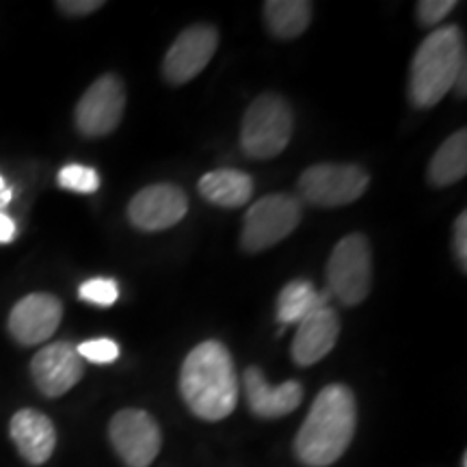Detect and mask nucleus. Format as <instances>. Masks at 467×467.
Returning a JSON list of instances; mask_svg holds the SVG:
<instances>
[{
  "mask_svg": "<svg viewBox=\"0 0 467 467\" xmlns=\"http://www.w3.org/2000/svg\"><path fill=\"white\" fill-rule=\"evenodd\" d=\"M358 426V405L347 385H327L309 409L295 440L296 459L307 467H327L347 452Z\"/></svg>",
  "mask_w": 467,
  "mask_h": 467,
  "instance_id": "obj_1",
  "label": "nucleus"
},
{
  "mask_svg": "<svg viewBox=\"0 0 467 467\" xmlns=\"http://www.w3.org/2000/svg\"><path fill=\"white\" fill-rule=\"evenodd\" d=\"M180 392L191 411L206 422L230 416L238 402V379L230 350L217 340L192 348L180 370Z\"/></svg>",
  "mask_w": 467,
  "mask_h": 467,
  "instance_id": "obj_2",
  "label": "nucleus"
},
{
  "mask_svg": "<svg viewBox=\"0 0 467 467\" xmlns=\"http://www.w3.org/2000/svg\"><path fill=\"white\" fill-rule=\"evenodd\" d=\"M465 63L463 33L459 26H440L420 44L409 74V98L418 109H433L454 87Z\"/></svg>",
  "mask_w": 467,
  "mask_h": 467,
  "instance_id": "obj_3",
  "label": "nucleus"
},
{
  "mask_svg": "<svg viewBox=\"0 0 467 467\" xmlns=\"http://www.w3.org/2000/svg\"><path fill=\"white\" fill-rule=\"evenodd\" d=\"M292 130L295 117L290 104L277 93H262L243 117L241 145L244 154L255 161L275 159L288 148Z\"/></svg>",
  "mask_w": 467,
  "mask_h": 467,
  "instance_id": "obj_4",
  "label": "nucleus"
},
{
  "mask_svg": "<svg viewBox=\"0 0 467 467\" xmlns=\"http://www.w3.org/2000/svg\"><path fill=\"white\" fill-rule=\"evenodd\" d=\"M327 282L331 295L344 306L364 303L372 284V254L364 234H348L336 244L327 262Z\"/></svg>",
  "mask_w": 467,
  "mask_h": 467,
  "instance_id": "obj_5",
  "label": "nucleus"
},
{
  "mask_svg": "<svg viewBox=\"0 0 467 467\" xmlns=\"http://www.w3.org/2000/svg\"><path fill=\"white\" fill-rule=\"evenodd\" d=\"M301 223V202L292 195H266L251 203L243 221L241 247L247 254H260L288 238Z\"/></svg>",
  "mask_w": 467,
  "mask_h": 467,
  "instance_id": "obj_6",
  "label": "nucleus"
},
{
  "mask_svg": "<svg viewBox=\"0 0 467 467\" xmlns=\"http://www.w3.org/2000/svg\"><path fill=\"white\" fill-rule=\"evenodd\" d=\"M370 182V175L359 165L320 162L301 173L299 192L312 206L337 208L358 202Z\"/></svg>",
  "mask_w": 467,
  "mask_h": 467,
  "instance_id": "obj_7",
  "label": "nucleus"
},
{
  "mask_svg": "<svg viewBox=\"0 0 467 467\" xmlns=\"http://www.w3.org/2000/svg\"><path fill=\"white\" fill-rule=\"evenodd\" d=\"M126 109V89L119 76L104 74L91 83L74 110V121L83 137H107L119 126Z\"/></svg>",
  "mask_w": 467,
  "mask_h": 467,
  "instance_id": "obj_8",
  "label": "nucleus"
},
{
  "mask_svg": "<svg viewBox=\"0 0 467 467\" xmlns=\"http://www.w3.org/2000/svg\"><path fill=\"white\" fill-rule=\"evenodd\" d=\"M115 452L128 467H150L161 452V426L143 409H121L109 424Z\"/></svg>",
  "mask_w": 467,
  "mask_h": 467,
  "instance_id": "obj_9",
  "label": "nucleus"
},
{
  "mask_svg": "<svg viewBox=\"0 0 467 467\" xmlns=\"http://www.w3.org/2000/svg\"><path fill=\"white\" fill-rule=\"evenodd\" d=\"M219 46L217 28L210 25H192L184 28L175 37L171 48L162 61V74L167 83L186 85L195 76L203 72V67L213 61L214 52Z\"/></svg>",
  "mask_w": 467,
  "mask_h": 467,
  "instance_id": "obj_10",
  "label": "nucleus"
},
{
  "mask_svg": "<svg viewBox=\"0 0 467 467\" xmlns=\"http://www.w3.org/2000/svg\"><path fill=\"white\" fill-rule=\"evenodd\" d=\"M189 213V200L175 184H151L128 203V219L141 232H162L178 225Z\"/></svg>",
  "mask_w": 467,
  "mask_h": 467,
  "instance_id": "obj_11",
  "label": "nucleus"
},
{
  "mask_svg": "<svg viewBox=\"0 0 467 467\" xmlns=\"http://www.w3.org/2000/svg\"><path fill=\"white\" fill-rule=\"evenodd\" d=\"M63 318V303L48 292H33L11 309L7 329L22 347L44 344L55 336Z\"/></svg>",
  "mask_w": 467,
  "mask_h": 467,
  "instance_id": "obj_12",
  "label": "nucleus"
},
{
  "mask_svg": "<svg viewBox=\"0 0 467 467\" xmlns=\"http://www.w3.org/2000/svg\"><path fill=\"white\" fill-rule=\"evenodd\" d=\"M31 375L46 399H58L78 385L85 375V364L74 344L52 342L33 358Z\"/></svg>",
  "mask_w": 467,
  "mask_h": 467,
  "instance_id": "obj_13",
  "label": "nucleus"
},
{
  "mask_svg": "<svg viewBox=\"0 0 467 467\" xmlns=\"http://www.w3.org/2000/svg\"><path fill=\"white\" fill-rule=\"evenodd\" d=\"M9 435L28 465H44L57 448V429L37 409H20L9 422Z\"/></svg>",
  "mask_w": 467,
  "mask_h": 467,
  "instance_id": "obj_14",
  "label": "nucleus"
},
{
  "mask_svg": "<svg viewBox=\"0 0 467 467\" xmlns=\"http://www.w3.org/2000/svg\"><path fill=\"white\" fill-rule=\"evenodd\" d=\"M340 336V318L329 306L301 320L292 340V359L296 366H314L336 347Z\"/></svg>",
  "mask_w": 467,
  "mask_h": 467,
  "instance_id": "obj_15",
  "label": "nucleus"
},
{
  "mask_svg": "<svg viewBox=\"0 0 467 467\" xmlns=\"http://www.w3.org/2000/svg\"><path fill=\"white\" fill-rule=\"evenodd\" d=\"M243 381L249 409L260 418L273 420L288 416L303 400V388L299 381L271 385L262 375L260 368H247Z\"/></svg>",
  "mask_w": 467,
  "mask_h": 467,
  "instance_id": "obj_16",
  "label": "nucleus"
},
{
  "mask_svg": "<svg viewBox=\"0 0 467 467\" xmlns=\"http://www.w3.org/2000/svg\"><path fill=\"white\" fill-rule=\"evenodd\" d=\"M197 189L203 200L214 206L238 208L244 206L254 195V180L238 169H217L203 175Z\"/></svg>",
  "mask_w": 467,
  "mask_h": 467,
  "instance_id": "obj_17",
  "label": "nucleus"
},
{
  "mask_svg": "<svg viewBox=\"0 0 467 467\" xmlns=\"http://www.w3.org/2000/svg\"><path fill=\"white\" fill-rule=\"evenodd\" d=\"M314 5L307 0H268L265 20L268 31L279 39H295L307 31Z\"/></svg>",
  "mask_w": 467,
  "mask_h": 467,
  "instance_id": "obj_18",
  "label": "nucleus"
},
{
  "mask_svg": "<svg viewBox=\"0 0 467 467\" xmlns=\"http://www.w3.org/2000/svg\"><path fill=\"white\" fill-rule=\"evenodd\" d=\"M327 306V295L318 292L309 282L295 279L285 284L277 296V320L279 325H299L309 314Z\"/></svg>",
  "mask_w": 467,
  "mask_h": 467,
  "instance_id": "obj_19",
  "label": "nucleus"
},
{
  "mask_svg": "<svg viewBox=\"0 0 467 467\" xmlns=\"http://www.w3.org/2000/svg\"><path fill=\"white\" fill-rule=\"evenodd\" d=\"M467 173V132L457 130L435 151L429 165V180L433 186H451Z\"/></svg>",
  "mask_w": 467,
  "mask_h": 467,
  "instance_id": "obj_20",
  "label": "nucleus"
},
{
  "mask_svg": "<svg viewBox=\"0 0 467 467\" xmlns=\"http://www.w3.org/2000/svg\"><path fill=\"white\" fill-rule=\"evenodd\" d=\"M58 186L63 189L74 191V192H96L100 189V175H98L96 169L85 167V165H66L57 175Z\"/></svg>",
  "mask_w": 467,
  "mask_h": 467,
  "instance_id": "obj_21",
  "label": "nucleus"
},
{
  "mask_svg": "<svg viewBox=\"0 0 467 467\" xmlns=\"http://www.w3.org/2000/svg\"><path fill=\"white\" fill-rule=\"evenodd\" d=\"M78 296L83 301L91 303V306L109 307V306H113V303L117 301V296H119V288H117V284L113 282V279L96 277V279H89V282H85L83 285H80Z\"/></svg>",
  "mask_w": 467,
  "mask_h": 467,
  "instance_id": "obj_22",
  "label": "nucleus"
},
{
  "mask_svg": "<svg viewBox=\"0 0 467 467\" xmlns=\"http://www.w3.org/2000/svg\"><path fill=\"white\" fill-rule=\"evenodd\" d=\"M78 355L93 364H110L119 358V347L109 337H98V340H87L76 347Z\"/></svg>",
  "mask_w": 467,
  "mask_h": 467,
  "instance_id": "obj_23",
  "label": "nucleus"
},
{
  "mask_svg": "<svg viewBox=\"0 0 467 467\" xmlns=\"http://www.w3.org/2000/svg\"><path fill=\"white\" fill-rule=\"evenodd\" d=\"M457 7L454 0H422L418 3V20L424 26H435Z\"/></svg>",
  "mask_w": 467,
  "mask_h": 467,
  "instance_id": "obj_24",
  "label": "nucleus"
},
{
  "mask_svg": "<svg viewBox=\"0 0 467 467\" xmlns=\"http://www.w3.org/2000/svg\"><path fill=\"white\" fill-rule=\"evenodd\" d=\"M452 247H454V255H457L461 271L465 273V266H467V213H461L457 221H454Z\"/></svg>",
  "mask_w": 467,
  "mask_h": 467,
  "instance_id": "obj_25",
  "label": "nucleus"
},
{
  "mask_svg": "<svg viewBox=\"0 0 467 467\" xmlns=\"http://www.w3.org/2000/svg\"><path fill=\"white\" fill-rule=\"evenodd\" d=\"M102 7H104L102 0H58L57 3V9L61 11V14L72 16V17L91 16Z\"/></svg>",
  "mask_w": 467,
  "mask_h": 467,
  "instance_id": "obj_26",
  "label": "nucleus"
},
{
  "mask_svg": "<svg viewBox=\"0 0 467 467\" xmlns=\"http://www.w3.org/2000/svg\"><path fill=\"white\" fill-rule=\"evenodd\" d=\"M16 238V223L14 219L0 213V243H11Z\"/></svg>",
  "mask_w": 467,
  "mask_h": 467,
  "instance_id": "obj_27",
  "label": "nucleus"
},
{
  "mask_svg": "<svg viewBox=\"0 0 467 467\" xmlns=\"http://www.w3.org/2000/svg\"><path fill=\"white\" fill-rule=\"evenodd\" d=\"M452 89L457 91L459 98H465V93H467V63H463V66H461L459 74H457V80H454Z\"/></svg>",
  "mask_w": 467,
  "mask_h": 467,
  "instance_id": "obj_28",
  "label": "nucleus"
},
{
  "mask_svg": "<svg viewBox=\"0 0 467 467\" xmlns=\"http://www.w3.org/2000/svg\"><path fill=\"white\" fill-rule=\"evenodd\" d=\"M11 197H14V191H11L9 186L5 184V180L0 178V213H3L5 206H9Z\"/></svg>",
  "mask_w": 467,
  "mask_h": 467,
  "instance_id": "obj_29",
  "label": "nucleus"
},
{
  "mask_svg": "<svg viewBox=\"0 0 467 467\" xmlns=\"http://www.w3.org/2000/svg\"><path fill=\"white\" fill-rule=\"evenodd\" d=\"M463 467H467V454H463V463H461Z\"/></svg>",
  "mask_w": 467,
  "mask_h": 467,
  "instance_id": "obj_30",
  "label": "nucleus"
}]
</instances>
